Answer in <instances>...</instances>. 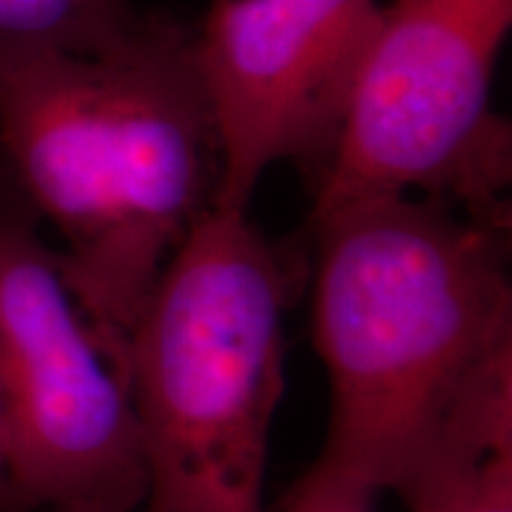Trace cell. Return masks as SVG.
<instances>
[{
	"instance_id": "cell-1",
	"label": "cell",
	"mask_w": 512,
	"mask_h": 512,
	"mask_svg": "<svg viewBox=\"0 0 512 512\" xmlns=\"http://www.w3.org/2000/svg\"><path fill=\"white\" fill-rule=\"evenodd\" d=\"M313 347L330 384L318 463L399 491L512 413L508 214L427 195L313 211Z\"/></svg>"
},
{
	"instance_id": "cell-2",
	"label": "cell",
	"mask_w": 512,
	"mask_h": 512,
	"mask_svg": "<svg viewBox=\"0 0 512 512\" xmlns=\"http://www.w3.org/2000/svg\"><path fill=\"white\" fill-rule=\"evenodd\" d=\"M0 169L60 235L64 285L124 380L140 311L216 192L192 38L145 22L102 55L0 46Z\"/></svg>"
},
{
	"instance_id": "cell-3",
	"label": "cell",
	"mask_w": 512,
	"mask_h": 512,
	"mask_svg": "<svg viewBox=\"0 0 512 512\" xmlns=\"http://www.w3.org/2000/svg\"><path fill=\"white\" fill-rule=\"evenodd\" d=\"M285 304L271 242L247 211L211 202L128 339L124 380L145 460L138 512H261Z\"/></svg>"
},
{
	"instance_id": "cell-4",
	"label": "cell",
	"mask_w": 512,
	"mask_h": 512,
	"mask_svg": "<svg viewBox=\"0 0 512 512\" xmlns=\"http://www.w3.org/2000/svg\"><path fill=\"white\" fill-rule=\"evenodd\" d=\"M512 0H387L313 211L368 195L510 214V128L491 107Z\"/></svg>"
},
{
	"instance_id": "cell-5",
	"label": "cell",
	"mask_w": 512,
	"mask_h": 512,
	"mask_svg": "<svg viewBox=\"0 0 512 512\" xmlns=\"http://www.w3.org/2000/svg\"><path fill=\"white\" fill-rule=\"evenodd\" d=\"M0 432L10 510L138 512L145 460L124 380L41 219L0 169Z\"/></svg>"
},
{
	"instance_id": "cell-6",
	"label": "cell",
	"mask_w": 512,
	"mask_h": 512,
	"mask_svg": "<svg viewBox=\"0 0 512 512\" xmlns=\"http://www.w3.org/2000/svg\"><path fill=\"white\" fill-rule=\"evenodd\" d=\"M382 0H214L192 38L214 124V204L249 211L273 164L323 169Z\"/></svg>"
},
{
	"instance_id": "cell-7",
	"label": "cell",
	"mask_w": 512,
	"mask_h": 512,
	"mask_svg": "<svg viewBox=\"0 0 512 512\" xmlns=\"http://www.w3.org/2000/svg\"><path fill=\"white\" fill-rule=\"evenodd\" d=\"M396 494L408 512H512V418L444 448Z\"/></svg>"
},
{
	"instance_id": "cell-8",
	"label": "cell",
	"mask_w": 512,
	"mask_h": 512,
	"mask_svg": "<svg viewBox=\"0 0 512 512\" xmlns=\"http://www.w3.org/2000/svg\"><path fill=\"white\" fill-rule=\"evenodd\" d=\"M143 27L128 0H0V46L102 55Z\"/></svg>"
},
{
	"instance_id": "cell-9",
	"label": "cell",
	"mask_w": 512,
	"mask_h": 512,
	"mask_svg": "<svg viewBox=\"0 0 512 512\" xmlns=\"http://www.w3.org/2000/svg\"><path fill=\"white\" fill-rule=\"evenodd\" d=\"M377 496L375 486L316 460L287 496L283 512H375Z\"/></svg>"
},
{
	"instance_id": "cell-10",
	"label": "cell",
	"mask_w": 512,
	"mask_h": 512,
	"mask_svg": "<svg viewBox=\"0 0 512 512\" xmlns=\"http://www.w3.org/2000/svg\"><path fill=\"white\" fill-rule=\"evenodd\" d=\"M0 510H10L8 482H5V456H3V432H0Z\"/></svg>"
}]
</instances>
